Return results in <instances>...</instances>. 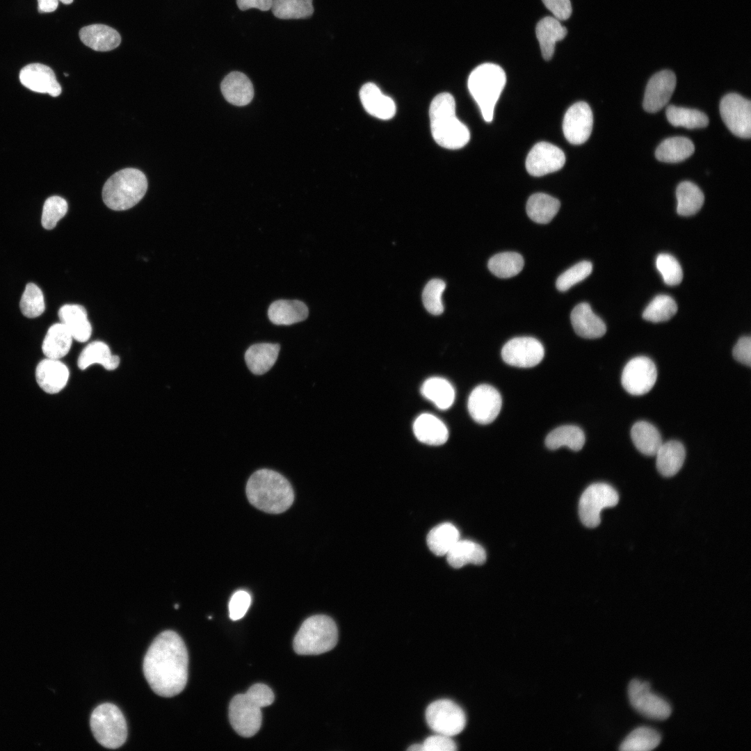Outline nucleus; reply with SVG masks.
<instances>
[{
    "instance_id": "51",
    "label": "nucleus",
    "mask_w": 751,
    "mask_h": 751,
    "mask_svg": "<svg viewBox=\"0 0 751 751\" xmlns=\"http://www.w3.org/2000/svg\"><path fill=\"white\" fill-rule=\"evenodd\" d=\"M251 604V596L245 590H238L233 594L229 602V618L232 620L241 619Z\"/></svg>"
},
{
    "instance_id": "7",
    "label": "nucleus",
    "mask_w": 751,
    "mask_h": 751,
    "mask_svg": "<svg viewBox=\"0 0 751 751\" xmlns=\"http://www.w3.org/2000/svg\"><path fill=\"white\" fill-rule=\"evenodd\" d=\"M338 640L337 627L324 615L309 617L300 626L293 640L294 651L300 655H315L333 649Z\"/></svg>"
},
{
    "instance_id": "40",
    "label": "nucleus",
    "mask_w": 751,
    "mask_h": 751,
    "mask_svg": "<svg viewBox=\"0 0 751 751\" xmlns=\"http://www.w3.org/2000/svg\"><path fill=\"white\" fill-rule=\"evenodd\" d=\"M677 212L688 216L696 213L702 207L704 196L700 188L688 181L680 183L676 190Z\"/></svg>"
},
{
    "instance_id": "15",
    "label": "nucleus",
    "mask_w": 751,
    "mask_h": 751,
    "mask_svg": "<svg viewBox=\"0 0 751 751\" xmlns=\"http://www.w3.org/2000/svg\"><path fill=\"white\" fill-rule=\"evenodd\" d=\"M499 392L492 386L482 384L475 387L468 398V410L471 418L481 424L492 423L501 408Z\"/></svg>"
},
{
    "instance_id": "43",
    "label": "nucleus",
    "mask_w": 751,
    "mask_h": 751,
    "mask_svg": "<svg viewBox=\"0 0 751 751\" xmlns=\"http://www.w3.org/2000/svg\"><path fill=\"white\" fill-rule=\"evenodd\" d=\"M665 114L669 122L675 127L691 129L703 128L709 124L707 115L697 109L670 105L666 108Z\"/></svg>"
},
{
    "instance_id": "16",
    "label": "nucleus",
    "mask_w": 751,
    "mask_h": 751,
    "mask_svg": "<svg viewBox=\"0 0 751 751\" xmlns=\"http://www.w3.org/2000/svg\"><path fill=\"white\" fill-rule=\"evenodd\" d=\"M593 125V115L590 106L584 102L572 105L566 111L563 131L567 140L573 145L584 143L590 137Z\"/></svg>"
},
{
    "instance_id": "21",
    "label": "nucleus",
    "mask_w": 751,
    "mask_h": 751,
    "mask_svg": "<svg viewBox=\"0 0 751 751\" xmlns=\"http://www.w3.org/2000/svg\"><path fill=\"white\" fill-rule=\"evenodd\" d=\"M77 366L85 371L93 365H100L108 371L118 369L121 364L119 355L114 354L104 341L96 340L88 344L77 359Z\"/></svg>"
},
{
    "instance_id": "4",
    "label": "nucleus",
    "mask_w": 751,
    "mask_h": 751,
    "mask_svg": "<svg viewBox=\"0 0 751 751\" xmlns=\"http://www.w3.org/2000/svg\"><path fill=\"white\" fill-rule=\"evenodd\" d=\"M272 690L264 684L252 685L245 693L234 696L229 706V718L235 732L243 737H251L259 730L261 708L274 701Z\"/></svg>"
},
{
    "instance_id": "50",
    "label": "nucleus",
    "mask_w": 751,
    "mask_h": 751,
    "mask_svg": "<svg viewBox=\"0 0 751 751\" xmlns=\"http://www.w3.org/2000/svg\"><path fill=\"white\" fill-rule=\"evenodd\" d=\"M656 266L664 282L670 286L679 284L683 278V271L678 261L671 255L662 253L656 259Z\"/></svg>"
},
{
    "instance_id": "26",
    "label": "nucleus",
    "mask_w": 751,
    "mask_h": 751,
    "mask_svg": "<svg viewBox=\"0 0 751 751\" xmlns=\"http://www.w3.org/2000/svg\"><path fill=\"white\" fill-rule=\"evenodd\" d=\"M82 42L95 51H111L119 46L121 37L114 29L104 24H91L79 31Z\"/></svg>"
},
{
    "instance_id": "42",
    "label": "nucleus",
    "mask_w": 751,
    "mask_h": 751,
    "mask_svg": "<svg viewBox=\"0 0 751 751\" xmlns=\"http://www.w3.org/2000/svg\"><path fill=\"white\" fill-rule=\"evenodd\" d=\"M524 265L522 256L515 252L496 254L490 259L487 264L492 273L500 278L517 275L523 269Z\"/></svg>"
},
{
    "instance_id": "28",
    "label": "nucleus",
    "mask_w": 751,
    "mask_h": 751,
    "mask_svg": "<svg viewBox=\"0 0 751 751\" xmlns=\"http://www.w3.org/2000/svg\"><path fill=\"white\" fill-rule=\"evenodd\" d=\"M309 314L307 305L298 300H279L268 310L270 321L279 325H289L305 320Z\"/></svg>"
},
{
    "instance_id": "31",
    "label": "nucleus",
    "mask_w": 751,
    "mask_h": 751,
    "mask_svg": "<svg viewBox=\"0 0 751 751\" xmlns=\"http://www.w3.org/2000/svg\"><path fill=\"white\" fill-rule=\"evenodd\" d=\"M73 337L61 322L50 326L42 344V350L46 357L61 360L70 352Z\"/></svg>"
},
{
    "instance_id": "1",
    "label": "nucleus",
    "mask_w": 751,
    "mask_h": 751,
    "mask_svg": "<svg viewBox=\"0 0 751 751\" xmlns=\"http://www.w3.org/2000/svg\"><path fill=\"white\" fill-rule=\"evenodd\" d=\"M188 655L182 638L166 630L149 647L143 660L144 676L158 695L171 697L180 693L188 680Z\"/></svg>"
},
{
    "instance_id": "8",
    "label": "nucleus",
    "mask_w": 751,
    "mask_h": 751,
    "mask_svg": "<svg viewBox=\"0 0 751 751\" xmlns=\"http://www.w3.org/2000/svg\"><path fill=\"white\" fill-rule=\"evenodd\" d=\"M90 725L95 738L104 748L117 749L127 740L126 720L113 704L104 703L97 706L91 713Z\"/></svg>"
},
{
    "instance_id": "41",
    "label": "nucleus",
    "mask_w": 751,
    "mask_h": 751,
    "mask_svg": "<svg viewBox=\"0 0 751 751\" xmlns=\"http://www.w3.org/2000/svg\"><path fill=\"white\" fill-rule=\"evenodd\" d=\"M661 740V734L649 727L633 729L620 745L622 751H649L656 748Z\"/></svg>"
},
{
    "instance_id": "32",
    "label": "nucleus",
    "mask_w": 751,
    "mask_h": 751,
    "mask_svg": "<svg viewBox=\"0 0 751 751\" xmlns=\"http://www.w3.org/2000/svg\"><path fill=\"white\" fill-rule=\"evenodd\" d=\"M280 349L278 344L260 343L250 346L245 353L250 371L256 375L268 371L275 363Z\"/></svg>"
},
{
    "instance_id": "52",
    "label": "nucleus",
    "mask_w": 751,
    "mask_h": 751,
    "mask_svg": "<svg viewBox=\"0 0 751 751\" xmlns=\"http://www.w3.org/2000/svg\"><path fill=\"white\" fill-rule=\"evenodd\" d=\"M423 751H453L457 749L451 736L437 734L428 736L422 743Z\"/></svg>"
},
{
    "instance_id": "38",
    "label": "nucleus",
    "mask_w": 751,
    "mask_h": 751,
    "mask_svg": "<svg viewBox=\"0 0 751 751\" xmlns=\"http://www.w3.org/2000/svg\"><path fill=\"white\" fill-rule=\"evenodd\" d=\"M460 540V533L452 524L446 522L433 528L428 533L426 542L430 550L435 555H446Z\"/></svg>"
},
{
    "instance_id": "56",
    "label": "nucleus",
    "mask_w": 751,
    "mask_h": 751,
    "mask_svg": "<svg viewBox=\"0 0 751 751\" xmlns=\"http://www.w3.org/2000/svg\"><path fill=\"white\" fill-rule=\"evenodd\" d=\"M38 10L40 13H51L56 10L58 0H38Z\"/></svg>"
},
{
    "instance_id": "54",
    "label": "nucleus",
    "mask_w": 751,
    "mask_h": 751,
    "mask_svg": "<svg viewBox=\"0 0 751 751\" xmlns=\"http://www.w3.org/2000/svg\"><path fill=\"white\" fill-rule=\"evenodd\" d=\"M734 358L738 362L747 365L751 364V339L750 337L740 338L732 350Z\"/></svg>"
},
{
    "instance_id": "13",
    "label": "nucleus",
    "mask_w": 751,
    "mask_h": 751,
    "mask_svg": "<svg viewBox=\"0 0 751 751\" xmlns=\"http://www.w3.org/2000/svg\"><path fill=\"white\" fill-rule=\"evenodd\" d=\"M656 379L657 369L653 361L645 356H638L624 366L621 382L629 394L641 396L652 389Z\"/></svg>"
},
{
    "instance_id": "46",
    "label": "nucleus",
    "mask_w": 751,
    "mask_h": 751,
    "mask_svg": "<svg viewBox=\"0 0 751 751\" xmlns=\"http://www.w3.org/2000/svg\"><path fill=\"white\" fill-rule=\"evenodd\" d=\"M19 307L24 316L28 318L40 316L45 309L44 295L42 290L33 283L26 285L22 296Z\"/></svg>"
},
{
    "instance_id": "5",
    "label": "nucleus",
    "mask_w": 751,
    "mask_h": 751,
    "mask_svg": "<svg viewBox=\"0 0 751 751\" xmlns=\"http://www.w3.org/2000/svg\"><path fill=\"white\" fill-rule=\"evenodd\" d=\"M147 180L140 170L128 168L115 172L105 182L102 198L105 204L115 211L129 209L144 197Z\"/></svg>"
},
{
    "instance_id": "12",
    "label": "nucleus",
    "mask_w": 751,
    "mask_h": 751,
    "mask_svg": "<svg viewBox=\"0 0 751 751\" xmlns=\"http://www.w3.org/2000/svg\"><path fill=\"white\" fill-rule=\"evenodd\" d=\"M721 118L735 136L750 138L751 136V103L736 93H729L720 102Z\"/></svg>"
},
{
    "instance_id": "47",
    "label": "nucleus",
    "mask_w": 751,
    "mask_h": 751,
    "mask_svg": "<svg viewBox=\"0 0 751 751\" xmlns=\"http://www.w3.org/2000/svg\"><path fill=\"white\" fill-rule=\"evenodd\" d=\"M67 201L58 195L47 198L43 205L41 223L46 229H52L67 211Z\"/></svg>"
},
{
    "instance_id": "37",
    "label": "nucleus",
    "mask_w": 751,
    "mask_h": 751,
    "mask_svg": "<svg viewBox=\"0 0 751 751\" xmlns=\"http://www.w3.org/2000/svg\"><path fill=\"white\" fill-rule=\"evenodd\" d=\"M695 151L693 142L682 136L664 140L656 148V158L662 162L677 163L690 157Z\"/></svg>"
},
{
    "instance_id": "49",
    "label": "nucleus",
    "mask_w": 751,
    "mask_h": 751,
    "mask_svg": "<svg viewBox=\"0 0 751 751\" xmlns=\"http://www.w3.org/2000/svg\"><path fill=\"white\" fill-rule=\"evenodd\" d=\"M592 264L588 261H580L563 272L557 279L556 286L560 291H566L590 275Z\"/></svg>"
},
{
    "instance_id": "9",
    "label": "nucleus",
    "mask_w": 751,
    "mask_h": 751,
    "mask_svg": "<svg viewBox=\"0 0 751 751\" xmlns=\"http://www.w3.org/2000/svg\"><path fill=\"white\" fill-rule=\"evenodd\" d=\"M618 501V493L611 485L604 483L590 485L579 500V514L581 522L588 528L597 527L601 522V510L616 506Z\"/></svg>"
},
{
    "instance_id": "11",
    "label": "nucleus",
    "mask_w": 751,
    "mask_h": 751,
    "mask_svg": "<svg viewBox=\"0 0 751 751\" xmlns=\"http://www.w3.org/2000/svg\"><path fill=\"white\" fill-rule=\"evenodd\" d=\"M628 697L632 707L645 718L663 720L671 714L670 704L651 691L649 682L632 679L628 686Z\"/></svg>"
},
{
    "instance_id": "34",
    "label": "nucleus",
    "mask_w": 751,
    "mask_h": 751,
    "mask_svg": "<svg viewBox=\"0 0 751 751\" xmlns=\"http://www.w3.org/2000/svg\"><path fill=\"white\" fill-rule=\"evenodd\" d=\"M631 437L636 448L643 454L655 455L662 444V439L658 429L652 423L640 421L631 429Z\"/></svg>"
},
{
    "instance_id": "44",
    "label": "nucleus",
    "mask_w": 751,
    "mask_h": 751,
    "mask_svg": "<svg viewBox=\"0 0 751 751\" xmlns=\"http://www.w3.org/2000/svg\"><path fill=\"white\" fill-rule=\"evenodd\" d=\"M271 10L282 19H305L314 13L312 0H273Z\"/></svg>"
},
{
    "instance_id": "45",
    "label": "nucleus",
    "mask_w": 751,
    "mask_h": 751,
    "mask_svg": "<svg viewBox=\"0 0 751 751\" xmlns=\"http://www.w3.org/2000/svg\"><path fill=\"white\" fill-rule=\"evenodd\" d=\"M677 311V303L672 297L659 295L647 306L643 313V318L653 323L663 322L671 318Z\"/></svg>"
},
{
    "instance_id": "39",
    "label": "nucleus",
    "mask_w": 751,
    "mask_h": 751,
    "mask_svg": "<svg viewBox=\"0 0 751 751\" xmlns=\"http://www.w3.org/2000/svg\"><path fill=\"white\" fill-rule=\"evenodd\" d=\"M545 444L549 449L552 450L567 446L571 450L579 451L585 444V435L578 426H561L548 434L545 439Z\"/></svg>"
},
{
    "instance_id": "29",
    "label": "nucleus",
    "mask_w": 751,
    "mask_h": 751,
    "mask_svg": "<svg viewBox=\"0 0 751 751\" xmlns=\"http://www.w3.org/2000/svg\"><path fill=\"white\" fill-rule=\"evenodd\" d=\"M535 33L542 55L549 60L554 55L556 42L562 40L567 31L560 20L554 17H545L538 23Z\"/></svg>"
},
{
    "instance_id": "20",
    "label": "nucleus",
    "mask_w": 751,
    "mask_h": 751,
    "mask_svg": "<svg viewBox=\"0 0 751 751\" xmlns=\"http://www.w3.org/2000/svg\"><path fill=\"white\" fill-rule=\"evenodd\" d=\"M23 86L32 91L58 96L62 91L54 71L41 63H31L24 67L19 72Z\"/></svg>"
},
{
    "instance_id": "6",
    "label": "nucleus",
    "mask_w": 751,
    "mask_h": 751,
    "mask_svg": "<svg viewBox=\"0 0 751 751\" xmlns=\"http://www.w3.org/2000/svg\"><path fill=\"white\" fill-rule=\"evenodd\" d=\"M506 76L498 65L486 63L477 66L469 74L467 86L480 108L483 119L492 122L495 105L504 88Z\"/></svg>"
},
{
    "instance_id": "30",
    "label": "nucleus",
    "mask_w": 751,
    "mask_h": 751,
    "mask_svg": "<svg viewBox=\"0 0 751 751\" xmlns=\"http://www.w3.org/2000/svg\"><path fill=\"white\" fill-rule=\"evenodd\" d=\"M656 456V465L659 472L665 477L675 475L681 468L686 458L683 444L676 440L662 443Z\"/></svg>"
},
{
    "instance_id": "18",
    "label": "nucleus",
    "mask_w": 751,
    "mask_h": 751,
    "mask_svg": "<svg viewBox=\"0 0 751 751\" xmlns=\"http://www.w3.org/2000/svg\"><path fill=\"white\" fill-rule=\"evenodd\" d=\"M675 73L664 70L654 74L649 80L643 99V108L649 113H656L669 102L676 86Z\"/></svg>"
},
{
    "instance_id": "10",
    "label": "nucleus",
    "mask_w": 751,
    "mask_h": 751,
    "mask_svg": "<svg viewBox=\"0 0 751 751\" xmlns=\"http://www.w3.org/2000/svg\"><path fill=\"white\" fill-rule=\"evenodd\" d=\"M426 720L433 731L451 737L460 734L467 722L462 709L446 699L430 704L426 710Z\"/></svg>"
},
{
    "instance_id": "48",
    "label": "nucleus",
    "mask_w": 751,
    "mask_h": 751,
    "mask_svg": "<svg viewBox=\"0 0 751 751\" xmlns=\"http://www.w3.org/2000/svg\"><path fill=\"white\" fill-rule=\"evenodd\" d=\"M445 288V282L439 279L431 280L424 287L422 293L423 303L429 313L439 315L444 312L442 296Z\"/></svg>"
},
{
    "instance_id": "57",
    "label": "nucleus",
    "mask_w": 751,
    "mask_h": 751,
    "mask_svg": "<svg viewBox=\"0 0 751 751\" xmlns=\"http://www.w3.org/2000/svg\"><path fill=\"white\" fill-rule=\"evenodd\" d=\"M407 750H414V751H419V750L423 751L422 744H414V745H412L407 748Z\"/></svg>"
},
{
    "instance_id": "36",
    "label": "nucleus",
    "mask_w": 751,
    "mask_h": 751,
    "mask_svg": "<svg viewBox=\"0 0 751 751\" xmlns=\"http://www.w3.org/2000/svg\"><path fill=\"white\" fill-rule=\"evenodd\" d=\"M560 207L559 200L548 194H533L526 203L528 216L540 224L549 223L557 214Z\"/></svg>"
},
{
    "instance_id": "35",
    "label": "nucleus",
    "mask_w": 751,
    "mask_h": 751,
    "mask_svg": "<svg viewBox=\"0 0 751 751\" xmlns=\"http://www.w3.org/2000/svg\"><path fill=\"white\" fill-rule=\"evenodd\" d=\"M422 396L440 410H447L455 400V390L446 379L433 377L427 379L421 387Z\"/></svg>"
},
{
    "instance_id": "33",
    "label": "nucleus",
    "mask_w": 751,
    "mask_h": 751,
    "mask_svg": "<svg viewBox=\"0 0 751 751\" xmlns=\"http://www.w3.org/2000/svg\"><path fill=\"white\" fill-rule=\"evenodd\" d=\"M449 564L460 568L467 564L480 565L486 560L485 549L478 544L467 540H459L446 554Z\"/></svg>"
},
{
    "instance_id": "23",
    "label": "nucleus",
    "mask_w": 751,
    "mask_h": 751,
    "mask_svg": "<svg viewBox=\"0 0 751 751\" xmlns=\"http://www.w3.org/2000/svg\"><path fill=\"white\" fill-rule=\"evenodd\" d=\"M575 332L586 339L601 337L606 331L604 322L597 316L589 304L581 302L574 307L570 315Z\"/></svg>"
},
{
    "instance_id": "17",
    "label": "nucleus",
    "mask_w": 751,
    "mask_h": 751,
    "mask_svg": "<svg viewBox=\"0 0 751 751\" xmlns=\"http://www.w3.org/2000/svg\"><path fill=\"white\" fill-rule=\"evenodd\" d=\"M565 163L564 152L547 142H540L530 150L526 159L527 172L540 177L560 170Z\"/></svg>"
},
{
    "instance_id": "55",
    "label": "nucleus",
    "mask_w": 751,
    "mask_h": 751,
    "mask_svg": "<svg viewBox=\"0 0 751 751\" xmlns=\"http://www.w3.org/2000/svg\"><path fill=\"white\" fill-rule=\"evenodd\" d=\"M273 0H236L239 8L246 10L250 8H257L266 11L271 8Z\"/></svg>"
},
{
    "instance_id": "53",
    "label": "nucleus",
    "mask_w": 751,
    "mask_h": 751,
    "mask_svg": "<svg viewBox=\"0 0 751 751\" xmlns=\"http://www.w3.org/2000/svg\"><path fill=\"white\" fill-rule=\"evenodd\" d=\"M545 7L552 13L557 19H567L572 11L570 0H542Z\"/></svg>"
},
{
    "instance_id": "2",
    "label": "nucleus",
    "mask_w": 751,
    "mask_h": 751,
    "mask_svg": "<svg viewBox=\"0 0 751 751\" xmlns=\"http://www.w3.org/2000/svg\"><path fill=\"white\" fill-rule=\"evenodd\" d=\"M246 494L252 506L272 514L284 512L294 499L293 488L287 479L267 469L257 470L250 477Z\"/></svg>"
},
{
    "instance_id": "25",
    "label": "nucleus",
    "mask_w": 751,
    "mask_h": 751,
    "mask_svg": "<svg viewBox=\"0 0 751 751\" xmlns=\"http://www.w3.org/2000/svg\"><path fill=\"white\" fill-rule=\"evenodd\" d=\"M222 94L230 104L243 106L248 104L254 97V88L249 78L241 72H232L220 84Z\"/></svg>"
},
{
    "instance_id": "24",
    "label": "nucleus",
    "mask_w": 751,
    "mask_h": 751,
    "mask_svg": "<svg viewBox=\"0 0 751 751\" xmlns=\"http://www.w3.org/2000/svg\"><path fill=\"white\" fill-rule=\"evenodd\" d=\"M60 322L65 325L74 340L84 343L88 341L92 332L86 309L79 305L67 304L58 310Z\"/></svg>"
},
{
    "instance_id": "58",
    "label": "nucleus",
    "mask_w": 751,
    "mask_h": 751,
    "mask_svg": "<svg viewBox=\"0 0 751 751\" xmlns=\"http://www.w3.org/2000/svg\"><path fill=\"white\" fill-rule=\"evenodd\" d=\"M61 1L64 4H70L73 1V0H58V1Z\"/></svg>"
},
{
    "instance_id": "14",
    "label": "nucleus",
    "mask_w": 751,
    "mask_h": 751,
    "mask_svg": "<svg viewBox=\"0 0 751 751\" xmlns=\"http://www.w3.org/2000/svg\"><path fill=\"white\" fill-rule=\"evenodd\" d=\"M544 355L542 344L530 337L513 338L503 346L501 350V356L506 363L520 368L536 366L542 361Z\"/></svg>"
},
{
    "instance_id": "27",
    "label": "nucleus",
    "mask_w": 751,
    "mask_h": 751,
    "mask_svg": "<svg viewBox=\"0 0 751 751\" xmlns=\"http://www.w3.org/2000/svg\"><path fill=\"white\" fill-rule=\"evenodd\" d=\"M413 432L417 439L428 445H441L449 437V431L439 418L429 413L419 415L414 421Z\"/></svg>"
},
{
    "instance_id": "19",
    "label": "nucleus",
    "mask_w": 751,
    "mask_h": 751,
    "mask_svg": "<svg viewBox=\"0 0 751 751\" xmlns=\"http://www.w3.org/2000/svg\"><path fill=\"white\" fill-rule=\"evenodd\" d=\"M35 376L38 385L45 392L56 394L67 386L70 371L61 360L45 357L38 364Z\"/></svg>"
},
{
    "instance_id": "22",
    "label": "nucleus",
    "mask_w": 751,
    "mask_h": 751,
    "mask_svg": "<svg viewBox=\"0 0 751 751\" xmlns=\"http://www.w3.org/2000/svg\"><path fill=\"white\" fill-rule=\"evenodd\" d=\"M360 98L365 111L375 118L388 120L396 114L394 100L384 95L373 83H366L362 86Z\"/></svg>"
},
{
    "instance_id": "3",
    "label": "nucleus",
    "mask_w": 751,
    "mask_h": 751,
    "mask_svg": "<svg viewBox=\"0 0 751 751\" xmlns=\"http://www.w3.org/2000/svg\"><path fill=\"white\" fill-rule=\"evenodd\" d=\"M429 116L433 138L439 146L458 150L468 143L469 131L455 115V102L451 94L436 95L430 103Z\"/></svg>"
}]
</instances>
